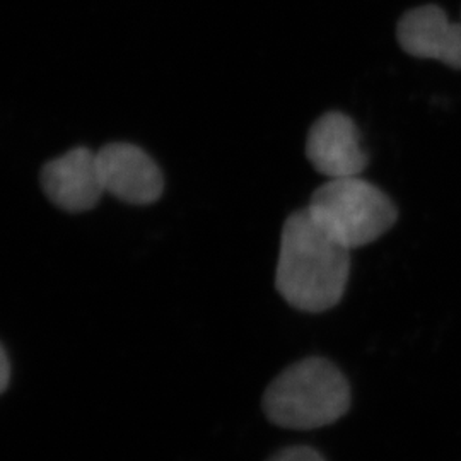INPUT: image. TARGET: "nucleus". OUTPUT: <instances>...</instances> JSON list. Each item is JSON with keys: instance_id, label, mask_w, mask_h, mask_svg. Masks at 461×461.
I'll use <instances>...</instances> for the list:
<instances>
[{"instance_id": "20e7f679", "label": "nucleus", "mask_w": 461, "mask_h": 461, "mask_svg": "<svg viewBox=\"0 0 461 461\" xmlns=\"http://www.w3.org/2000/svg\"><path fill=\"white\" fill-rule=\"evenodd\" d=\"M96 156L104 194L131 205H150L163 195V171L144 149L112 142L99 149Z\"/></svg>"}, {"instance_id": "6e6552de", "label": "nucleus", "mask_w": 461, "mask_h": 461, "mask_svg": "<svg viewBox=\"0 0 461 461\" xmlns=\"http://www.w3.org/2000/svg\"><path fill=\"white\" fill-rule=\"evenodd\" d=\"M268 461H327L321 453H318L314 447L310 446H291L284 447L272 455Z\"/></svg>"}, {"instance_id": "1a4fd4ad", "label": "nucleus", "mask_w": 461, "mask_h": 461, "mask_svg": "<svg viewBox=\"0 0 461 461\" xmlns=\"http://www.w3.org/2000/svg\"><path fill=\"white\" fill-rule=\"evenodd\" d=\"M9 381H11V363L4 347L0 346V393L7 390Z\"/></svg>"}, {"instance_id": "39448f33", "label": "nucleus", "mask_w": 461, "mask_h": 461, "mask_svg": "<svg viewBox=\"0 0 461 461\" xmlns=\"http://www.w3.org/2000/svg\"><path fill=\"white\" fill-rule=\"evenodd\" d=\"M306 158L329 180L359 176L369 163L356 122L342 112L320 116L306 139Z\"/></svg>"}, {"instance_id": "f03ea898", "label": "nucleus", "mask_w": 461, "mask_h": 461, "mask_svg": "<svg viewBox=\"0 0 461 461\" xmlns=\"http://www.w3.org/2000/svg\"><path fill=\"white\" fill-rule=\"evenodd\" d=\"M267 419L284 429L312 430L342 419L350 409V386L325 357H306L284 369L265 390Z\"/></svg>"}, {"instance_id": "7ed1b4c3", "label": "nucleus", "mask_w": 461, "mask_h": 461, "mask_svg": "<svg viewBox=\"0 0 461 461\" xmlns=\"http://www.w3.org/2000/svg\"><path fill=\"white\" fill-rule=\"evenodd\" d=\"M306 211L347 249L376 241L398 219L393 200L359 176L321 185L314 190Z\"/></svg>"}, {"instance_id": "0eeeda50", "label": "nucleus", "mask_w": 461, "mask_h": 461, "mask_svg": "<svg viewBox=\"0 0 461 461\" xmlns=\"http://www.w3.org/2000/svg\"><path fill=\"white\" fill-rule=\"evenodd\" d=\"M396 40L402 50L415 59L438 60L461 70V21H449L436 4L407 11L398 21Z\"/></svg>"}, {"instance_id": "f257e3e1", "label": "nucleus", "mask_w": 461, "mask_h": 461, "mask_svg": "<svg viewBox=\"0 0 461 461\" xmlns=\"http://www.w3.org/2000/svg\"><path fill=\"white\" fill-rule=\"evenodd\" d=\"M348 251L314 222L306 207L293 212L280 236L277 293L297 312H329L346 294Z\"/></svg>"}, {"instance_id": "423d86ee", "label": "nucleus", "mask_w": 461, "mask_h": 461, "mask_svg": "<svg viewBox=\"0 0 461 461\" xmlns=\"http://www.w3.org/2000/svg\"><path fill=\"white\" fill-rule=\"evenodd\" d=\"M40 183L50 202L70 214L95 209L104 195L98 156L87 148H74L51 159L40 171Z\"/></svg>"}]
</instances>
